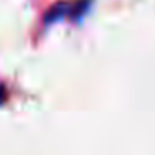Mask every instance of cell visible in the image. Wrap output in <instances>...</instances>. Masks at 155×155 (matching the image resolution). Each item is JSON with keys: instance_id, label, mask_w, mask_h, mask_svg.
<instances>
[{"instance_id": "cell-1", "label": "cell", "mask_w": 155, "mask_h": 155, "mask_svg": "<svg viewBox=\"0 0 155 155\" xmlns=\"http://www.w3.org/2000/svg\"><path fill=\"white\" fill-rule=\"evenodd\" d=\"M75 10H77V4L72 5V4H67V2H58V4H55L54 7L47 12V22L60 20L62 17L72 15Z\"/></svg>"}]
</instances>
